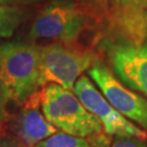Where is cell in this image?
Returning a JSON list of instances; mask_svg holds the SVG:
<instances>
[{"mask_svg":"<svg viewBox=\"0 0 147 147\" xmlns=\"http://www.w3.org/2000/svg\"><path fill=\"white\" fill-rule=\"evenodd\" d=\"M0 81L9 99L22 104L40 88L39 47L28 42H0Z\"/></svg>","mask_w":147,"mask_h":147,"instance_id":"1","label":"cell"},{"mask_svg":"<svg viewBox=\"0 0 147 147\" xmlns=\"http://www.w3.org/2000/svg\"><path fill=\"white\" fill-rule=\"evenodd\" d=\"M40 106L48 121L64 133L85 138L105 133L100 121L85 108L73 90L53 83L45 85Z\"/></svg>","mask_w":147,"mask_h":147,"instance_id":"2","label":"cell"},{"mask_svg":"<svg viewBox=\"0 0 147 147\" xmlns=\"http://www.w3.org/2000/svg\"><path fill=\"white\" fill-rule=\"evenodd\" d=\"M97 60L92 50L74 42H57L39 47L40 85L53 83L73 90L78 79Z\"/></svg>","mask_w":147,"mask_h":147,"instance_id":"3","label":"cell"},{"mask_svg":"<svg viewBox=\"0 0 147 147\" xmlns=\"http://www.w3.org/2000/svg\"><path fill=\"white\" fill-rule=\"evenodd\" d=\"M92 16L74 0H53L32 23L34 39L74 42L88 27Z\"/></svg>","mask_w":147,"mask_h":147,"instance_id":"4","label":"cell"},{"mask_svg":"<svg viewBox=\"0 0 147 147\" xmlns=\"http://www.w3.org/2000/svg\"><path fill=\"white\" fill-rule=\"evenodd\" d=\"M102 48L117 78L147 98V38L140 42L106 40Z\"/></svg>","mask_w":147,"mask_h":147,"instance_id":"5","label":"cell"},{"mask_svg":"<svg viewBox=\"0 0 147 147\" xmlns=\"http://www.w3.org/2000/svg\"><path fill=\"white\" fill-rule=\"evenodd\" d=\"M88 75L111 105L130 121L147 132V98L129 88L106 64L97 60Z\"/></svg>","mask_w":147,"mask_h":147,"instance_id":"6","label":"cell"},{"mask_svg":"<svg viewBox=\"0 0 147 147\" xmlns=\"http://www.w3.org/2000/svg\"><path fill=\"white\" fill-rule=\"evenodd\" d=\"M74 94L87 110L100 121L107 135L135 136L147 140V132L132 123L111 105L90 78L81 75L73 87Z\"/></svg>","mask_w":147,"mask_h":147,"instance_id":"7","label":"cell"},{"mask_svg":"<svg viewBox=\"0 0 147 147\" xmlns=\"http://www.w3.org/2000/svg\"><path fill=\"white\" fill-rule=\"evenodd\" d=\"M108 16L118 39L140 42L147 38V0H109Z\"/></svg>","mask_w":147,"mask_h":147,"instance_id":"8","label":"cell"},{"mask_svg":"<svg viewBox=\"0 0 147 147\" xmlns=\"http://www.w3.org/2000/svg\"><path fill=\"white\" fill-rule=\"evenodd\" d=\"M13 131L19 140L26 147H34L50 135L58 132V129L37 108L22 110L13 122Z\"/></svg>","mask_w":147,"mask_h":147,"instance_id":"9","label":"cell"},{"mask_svg":"<svg viewBox=\"0 0 147 147\" xmlns=\"http://www.w3.org/2000/svg\"><path fill=\"white\" fill-rule=\"evenodd\" d=\"M24 11L13 5H0V38H9L24 20Z\"/></svg>","mask_w":147,"mask_h":147,"instance_id":"10","label":"cell"},{"mask_svg":"<svg viewBox=\"0 0 147 147\" xmlns=\"http://www.w3.org/2000/svg\"><path fill=\"white\" fill-rule=\"evenodd\" d=\"M34 147H93L85 137L74 136L64 132H56L55 134L42 140Z\"/></svg>","mask_w":147,"mask_h":147,"instance_id":"11","label":"cell"},{"mask_svg":"<svg viewBox=\"0 0 147 147\" xmlns=\"http://www.w3.org/2000/svg\"><path fill=\"white\" fill-rule=\"evenodd\" d=\"M92 18L108 16L109 0H74Z\"/></svg>","mask_w":147,"mask_h":147,"instance_id":"12","label":"cell"},{"mask_svg":"<svg viewBox=\"0 0 147 147\" xmlns=\"http://www.w3.org/2000/svg\"><path fill=\"white\" fill-rule=\"evenodd\" d=\"M110 147H147V140L135 136H116Z\"/></svg>","mask_w":147,"mask_h":147,"instance_id":"13","label":"cell"},{"mask_svg":"<svg viewBox=\"0 0 147 147\" xmlns=\"http://www.w3.org/2000/svg\"><path fill=\"white\" fill-rule=\"evenodd\" d=\"M10 101L9 95L5 85L0 81V124L5 120L8 115V102Z\"/></svg>","mask_w":147,"mask_h":147,"instance_id":"14","label":"cell"},{"mask_svg":"<svg viewBox=\"0 0 147 147\" xmlns=\"http://www.w3.org/2000/svg\"><path fill=\"white\" fill-rule=\"evenodd\" d=\"M0 147H20L18 143L8 137H0Z\"/></svg>","mask_w":147,"mask_h":147,"instance_id":"15","label":"cell"},{"mask_svg":"<svg viewBox=\"0 0 147 147\" xmlns=\"http://www.w3.org/2000/svg\"><path fill=\"white\" fill-rule=\"evenodd\" d=\"M16 1H20V0H0V5H10Z\"/></svg>","mask_w":147,"mask_h":147,"instance_id":"16","label":"cell"},{"mask_svg":"<svg viewBox=\"0 0 147 147\" xmlns=\"http://www.w3.org/2000/svg\"><path fill=\"white\" fill-rule=\"evenodd\" d=\"M0 125H1V124H0Z\"/></svg>","mask_w":147,"mask_h":147,"instance_id":"17","label":"cell"}]
</instances>
